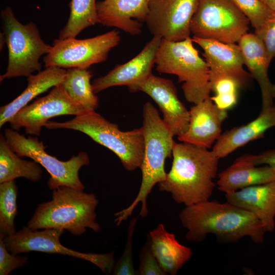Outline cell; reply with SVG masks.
<instances>
[{
    "label": "cell",
    "mask_w": 275,
    "mask_h": 275,
    "mask_svg": "<svg viewBox=\"0 0 275 275\" xmlns=\"http://www.w3.org/2000/svg\"><path fill=\"white\" fill-rule=\"evenodd\" d=\"M198 0H150L146 23L153 36L169 41L190 37V24Z\"/></svg>",
    "instance_id": "13"
},
{
    "label": "cell",
    "mask_w": 275,
    "mask_h": 275,
    "mask_svg": "<svg viewBox=\"0 0 275 275\" xmlns=\"http://www.w3.org/2000/svg\"><path fill=\"white\" fill-rule=\"evenodd\" d=\"M138 218L133 217L127 229L126 244L121 257L114 264L112 273L114 275H136L133 261V238Z\"/></svg>",
    "instance_id": "30"
},
{
    "label": "cell",
    "mask_w": 275,
    "mask_h": 275,
    "mask_svg": "<svg viewBox=\"0 0 275 275\" xmlns=\"http://www.w3.org/2000/svg\"><path fill=\"white\" fill-rule=\"evenodd\" d=\"M132 92H143L149 95L158 105L163 120L174 136L186 132L189 122V111L178 98L173 81L152 73L145 79L128 87Z\"/></svg>",
    "instance_id": "14"
},
{
    "label": "cell",
    "mask_w": 275,
    "mask_h": 275,
    "mask_svg": "<svg viewBox=\"0 0 275 275\" xmlns=\"http://www.w3.org/2000/svg\"><path fill=\"white\" fill-rule=\"evenodd\" d=\"M189 111L188 129L178 140L209 149L221 135L222 125L228 116L227 111L219 108L210 96L194 104Z\"/></svg>",
    "instance_id": "17"
},
{
    "label": "cell",
    "mask_w": 275,
    "mask_h": 275,
    "mask_svg": "<svg viewBox=\"0 0 275 275\" xmlns=\"http://www.w3.org/2000/svg\"><path fill=\"white\" fill-rule=\"evenodd\" d=\"M255 34L263 43L271 62L275 57V11L259 29L255 31Z\"/></svg>",
    "instance_id": "32"
},
{
    "label": "cell",
    "mask_w": 275,
    "mask_h": 275,
    "mask_svg": "<svg viewBox=\"0 0 275 275\" xmlns=\"http://www.w3.org/2000/svg\"><path fill=\"white\" fill-rule=\"evenodd\" d=\"M87 111L74 101L60 84L52 88L46 96L37 98L15 114L9 122L12 129L24 128L26 134L39 136L49 119L64 115H82Z\"/></svg>",
    "instance_id": "12"
},
{
    "label": "cell",
    "mask_w": 275,
    "mask_h": 275,
    "mask_svg": "<svg viewBox=\"0 0 275 275\" xmlns=\"http://www.w3.org/2000/svg\"><path fill=\"white\" fill-rule=\"evenodd\" d=\"M232 1L247 17L255 30L259 29L273 12L261 0Z\"/></svg>",
    "instance_id": "29"
},
{
    "label": "cell",
    "mask_w": 275,
    "mask_h": 275,
    "mask_svg": "<svg viewBox=\"0 0 275 275\" xmlns=\"http://www.w3.org/2000/svg\"><path fill=\"white\" fill-rule=\"evenodd\" d=\"M249 73L258 82L262 96V109L264 111L274 105L275 84L272 83L268 74L270 63L265 47L254 33H246L237 42Z\"/></svg>",
    "instance_id": "19"
},
{
    "label": "cell",
    "mask_w": 275,
    "mask_h": 275,
    "mask_svg": "<svg viewBox=\"0 0 275 275\" xmlns=\"http://www.w3.org/2000/svg\"><path fill=\"white\" fill-rule=\"evenodd\" d=\"M41 165L21 158L10 147L5 135L0 136V183L24 177L37 182L42 178Z\"/></svg>",
    "instance_id": "25"
},
{
    "label": "cell",
    "mask_w": 275,
    "mask_h": 275,
    "mask_svg": "<svg viewBox=\"0 0 275 275\" xmlns=\"http://www.w3.org/2000/svg\"><path fill=\"white\" fill-rule=\"evenodd\" d=\"M241 157L255 166L268 165L275 169V149L266 150L257 155L243 154Z\"/></svg>",
    "instance_id": "34"
},
{
    "label": "cell",
    "mask_w": 275,
    "mask_h": 275,
    "mask_svg": "<svg viewBox=\"0 0 275 275\" xmlns=\"http://www.w3.org/2000/svg\"><path fill=\"white\" fill-rule=\"evenodd\" d=\"M96 2V0H71L69 18L58 38H76L86 29L99 23Z\"/></svg>",
    "instance_id": "27"
},
{
    "label": "cell",
    "mask_w": 275,
    "mask_h": 275,
    "mask_svg": "<svg viewBox=\"0 0 275 275\" xmlns=\"http://www.w3.org/2000/svg\"><path fill=\"white\" fill-rule=\"evenodd\" d=\"M66 72L67 69L51 66L27 77L28 85L22 92L11 102L1 107L0 127L9 122L17 112L36 97L61 84Z\"/></svg>",
    "instance_id": "23"
},
{
    "label": "cell",
    "mask_w": 275,
    "mask_h": 275,
    "mask_svg": "<svg viewBox=\"0 0 275 275\" xmlns=\"http://www.w3.org/2000/svg\"><path fill=\"white\" fill-rule=\"evenodd\" d=\"M93 76L87 69L69 68L61 84L69 96L88 112L95 111L98 106L99 99L91 83Z\"/></svg>",
    "instance_id": "26"
},
{
    "label": "cell",
    "mask_w": 275,
    "mask_h": 275,
    "mask_svg": "<svg viewBox=\"0 0 275 275\" xmlns=\"http://www.w3.org/2000/svg\"><path fill=\"white\" fill-rule=\"evenodd\" d=\"M4 135L11 149L19 156L31 158L49 173L50 177L47 185L50 189L66 185L84 190L78 173L81 168L90 163L86 152L81 151L67 161H61L47 153L46 147L37 137H26L12 128H6Z\"/></svg>",
    "instance_id": "9"
},
{
    "label": "cell",
    "mask_w": 275,
    "mask_h": 275,
    "mask_svg": "<svg viewBox=\"0 0 275 275\" xmlns=\"http://www.w3.org/2000/svg\"><path fill=\"white\" fill-rule=\"evenodd\" d=\"M0 47L1 50L3 48L4 45L6 44V39L4 33H1V39H0Z\"/></svg>",
    "instance_id": "36"
},
{
    "label": "cell",
    "mask_w": 275,
    "mask_h": 275,
    "mask_svg": "<svg viewBox=\"0 0 275 275\" xmlns=\"http://www.w3.org/2000/svg\"><path fill=\"white\" fill-rule=\"evenodd\" d=\"M120 40L116 29L84 39H54L49 52L43 57L44 66L88 69L94 64L106 61L109 51Z\"/></svg>",
    "instance_id": "10"
},
{
    "label": "cell",
    "mask_w": 275,
    "mask_h": 275,
    "mask_svg": "<svg viewBox=\"0 0 275 275\" xmlns=\"http://www.w3.org/2000/svg\"><path fill=\"white\" fill-rule=\"evenodd\" d=\"M18 188L15 180L0 183V239L14 233Z\"/></svg>",
    "instance_id": "28"
},
{
    "label": "cell",
    "mask_w": 275,
    "mask_h": 275,
    "mask_svg": "<svg viewBox=\"0 0 275 275\" xmlns=\"http://www.w3.org/2000/svg\"><path fill=\"white\" fill-rule=\"evenodd\" d=\"M150 0H103L96 2L99 23L115 27L131 35L142 32Z\"/></svg>",
    "instance_id": "18"
},
{
    "label": "cell",
    "mask_w": 275,
    "mask_h": 275,
    "mask_svg": "<svg viewBox=\"0 0 275 275\" xmlns=\"http://www.w3.org/2000/svg\"><path fill=\"white\" fill-rule=\"evenodd\" d=\"M137 273L138 275L167 274L161 267L152 252L149 236L139 253V267Z\"/></svg>",
    "instance_id": "31"
},
{
    "label": "cell",
    "mask_w": 275,
    "mask_h": 275,
    "mask_svg": "<svg viewBox=\"0 0 275 275\" xmlns=\"http://www.w3.org/2000/svg\"><path fill=\"white\" fill-rule=\"evenodd\" d=\"M2 29L8 50V64L0 81L16 77H28L41 71L40 58L47 54L51 46L42 39L33 22L23 24L10 7L1 11Z\"/></svg>",
    "instance_id": "7"
},
{
    "label": "cell",
    "mask_w": 275,
    "mask_h": 275,
    "mask_svg": "<svg viewBox=\"0 0 275 275\" xmlns=\"http://www.w3.org/2000/svg\"><path fill=\"white\" fill-rule=\"evenodd\" d=\"M172 156L171 169L158 183L159 190L170 193L174 201L185 206L209 200L215 186L219 160L214 152L175 142Z\"/></svg>",
    "instance_id": "2"
},
{
    "label": "cell",
    "mask_w": 275,
    "mask_h": 275,
    "mask_svg": "<svg viewBox=\"0 0 275 275\" xmlns=\"http://www.w3.org/2000/svg\"><path fill=\"white\" fill-rule=\"evenodd\" d=\"M227 202L253 213L265 232L275 228V180L225 194Z\"/></svg>",
    "instance_id": "20"
},
{
    "label": "cell",
    "mask_w": 275,
    "mask_h": 275,
    "mask_svg": "<svg viewBox=\"0 0 275 275\" xmlns=\"http://www.w3.org/2000/svg\"><path fill=\"white\" fill-rule=\"evenodd\" d=\"M65 231L60 229L39 231L26 226L3 240L7 249L13 254L36 251L67 255L90 262L104 273H112L115 263L114 252L106 254L86 253L68 248L60 240Z\"/></svg>",
    "instance_id": "11"
},
{
    "label": "cell",
    "mask_w": 275,
    "mask_h": 275,
    "mask_svg": "<svg viewBox=\"0 0 275 275\" xmlns=\"http://www.w3.org/2000/svg\"><path fill=\"white\" fill-rule=\"evenodd\" d=\"M162 38L153 36L142 51L128 62L117 65L106 75L92 83L95 94L114 86H128L140 81L152 73Z\"/></svg>",
    "instance_id": "16"
},
{
    "label": "cell",
    "mask_w": 275,
    "mask_h": 275,
    "mask_svg": "<svg viewBox=\"0 0 275 275\" xmlns=\"http://www.w3.org/2000/svg\"><path fill=\"white\" fill-rule=\"evenodd\" d=\"M273 127H275V105L261 111L259 116L249 123L221 134L212 150L219 159L224 158L238 148L263 137L264 133Z\"/></svg>",
    "instance_id": "21"
},
{
    "label": "cell",
    "mask_w": 275,
    "mask_h": 275,
    "mask_svg": "<svg viewBox=\"0 0 275 275\" xmlns=\"http://www.w3.org/2000/svg\"><path fill=\"white\" fill-rule=\"evenodd\" d=\"M267 7L275 11V0H261Z\"/></svg>",
    "instance_id": "35"
},
{
    "label": "cell",
    "mask_w": 275,
    "mask_h": 275,
    "mask_svg": "<svg viewBox=\"0 0 275 275\" xmlns=\"http://www.w3.org/2000/svg\"><path fill=\"white\" fill-rule=\"evenodd\" d=\"M48 129H68L80 131L113 152L128 172L141 168L144 139L142 128L123 131L95 111L87 112L63 122L48 121Z\"/></svg>",
    "instance_id": "5"
},
{
    "label": "cell",
    "mask_w": 275,
    "mask_h": 275,
    "mask_svg": "<svg viewBox=\"0 0 275 275\" xmlns=\"http://www.w3.org/2000/svg\"><path fill=\"white\" fill-rule=\"evenodd\" d=\"M143 117L141 128L144 139V152L140 168L141 184L138 194L131 204L114 214L116 217L114 222L117 226L131 215L140 203H141V209L139 216L141 217L147 216V197L155 185L165 179L167 175L164 170L165 161L172 156L174 135L151 102L144 104Z\"/></svg>",
    "instance_id": "3"
},
{
    "label": "cell",
    "mask_w": 275,
    "mask_h": 275,
    "mask_svg": "<svg viewBox=\"0 0 275 275\" xmlns=\"http://www.w3.org/2000/svg\"><path fill=\"white\" fill-rule=\"evenodd\" d=\"M250 23L232 0H198L190 32L197 38L236 43L248 33Z\"/></svg>",
    "instance_id": "8"
},
{
    "label": "cell",
    "mask_w": 275,
    "mask_h": 275,
    "mask_svg": "<svg viewBox=\"0 0 275 275\" xmlns=\"http://www.w3.org/2000/svg\"><path fill=\"white\" fill-rule=\"evenodd\" d=\"M179 216L187 230L185 238L188 241L200 242L212 234L227 242L248 236L254 242L260 243L266 232L253 213L227 202L207 200L185 206Z\"/></svg>",
    "instance_id": "1"
},
{
    "label": "cell",
    "mask_w": 275,
    "mask_h": 275,
    "mask_svg": "<svg viewBox=\"0 0 275 275\" xmlns=\"http://www.w3.org/2000/svg\"><path fill=\"white\" fill-rule=\"evenodd\" d=\"M26 256L11 253L6 248L4 240L0 239V275H8L13 270L25 265Z\"/></svg>",
    "instance_id": "33"
},
{
    "label": "cell",
    "mask_w": 275,
    "mask_h": 275,
    "mask_svg": "<svg viewBox=\"0 0 275 275\" xmlns=\"http://www.w3.org/2000/svg\"><path fill=\"white\" fill-rule=\"evenodd\" d=\"M149 237L152 252L167 274H176L193 255L192 250L180 243L162 223L149 232Z\"/></svg>",
    "instance_id": "24"
},
{
    "label": "cell",
    "mask_w": 275,
    "mask_h": 275,
    "mask_svg": "<svg viewBox=\"0 0 275 275\" xmlns=\"http://www.w3.org/2000/svg\"><path fill=\"white\" fill-rule=\"evenodd\" d=\"M274 180L275 169L268 165L257 167L240 156L219 174L217 185L226 194Z\"/></svg>",
    "instance_id": "22"
},
{
    "label": "cell",
    "mask_w": 275,
    "mask_h": 275,
    "mask_svg": "<svg viewBox=\"0 0 275 275\" xmlns=\"http://www.w3.org/2000/svg\"><path fill=\"white\" fill-rule=\"evenodd\" d=\"M52 196L51 200L38 205L28 227L34 230L63 229L77 236L87 228L99 231L96 212L99 201L95 194L62 185L53 189Z\"/></svg>",
    "instance_id": "4"
},
{
    "label": "cell",
    "mask_w": 275,
    "mask_h": 275,
    "mask_svg": "<svg viewBox=\"0 0 275 275\" xmlns=\"http://www.w3.org/2000/svg\"><path fill=\"white\" fill-rule=\"evenodd\" d=\"M192 38L173 42L162 39L157 53L156 69L176 75L183 82L185 98L194 104L210 96V69L193 45Z\"/></svg>",
    "instance_id": "6"
},
{
    "label": "cell",
    "mask_w": 275,
    "mask_h": 275,
    "mask_svg": "<svg viewBox=\"0 0 275 275\" xmlns=\"http://www.w3.org/2000/svg\"><path fill=\"white\" fill-rule=\"evenodd\" d=\"M193 42L204 51L205 61L210 69V77L226 76L236 80L241 88L253 78L243 68V56L239 45L194 37Z\"/></svg>",
    "instance_id": "15"
}]
</instances>
